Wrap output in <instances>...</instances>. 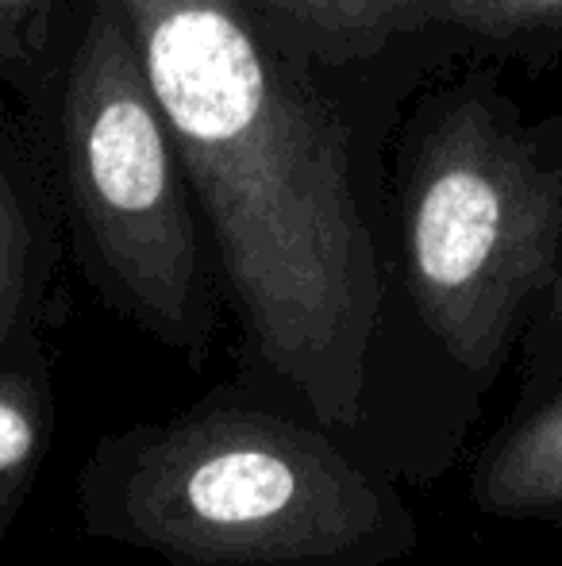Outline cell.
Here are the masks:
<instances>
[{
  "instance_id": "6da1fadb",
  "label": "cell",
  "mask_w": 562,
  "mask_h": 566,
  "mask_svg": "<svg viewBox=\"0 0 562 566\" xmlns=\"http://www.w3.org/2000/svg\"><path fill=\"white\" fill-rule=\"evenodd\" d=\"M247 336L243 386L367 428L385 282L336 108L243 0H116Z\"/></svg>"
},
{
  "instance_id": "7a4b0ae2",
  "label": "cell",
  "mask_w": 562,
  "mask_h": 566,
  "mask_svg": "<svg viewBox=\"0 0 562 566\" xmlns=\"http://www.w3.org/2000/svg\"><path fill=\"white\" fill-rule=\"evenodd\" d=\"M74 501L89 539L170 566H390L421 544L374 454L247 386L100 436Z\"/></svg>"
},
{
  "instance_id": "3957f363",
  "label": "cell",
  "mask_w": 562,
  "mask_h": 566,
  "mask_svg": "<svg viewBox=\"0 0 562 566\" xmlns=\"http://www.w3.org/2000/svg\"><path fill=\"white\" fill-rule=\"evenodd\" d=\"M401 247L424 332L494 389L562 277V116L528 124L489 77L447 93L416 139Z\"/></svg>"
},
{
  "instance_id": "277c9868",
  "label": "cell",
  "mask_w": 562,
  "mask_h": 566,
  "mask_svg": "<svg viewBox=\"0 0 562 566\" xmlns=\"http://www.w3.org/2000/svg\"><path fill=\"white\" fill-rule=\"evenodd\" d=\"M70 189L108 297L166 347L201 363L216 332L189 209V174L136 35L100 0L66 82Z\"/></svg>"
},
{
  "instance_id": "5b68a950",
  "label": "cell",
  "mask_w": 562,
  "mask_h": 566,
  "mask_svg": "<svg viewBox=\"0 0 562 566\" xmlns=\"http://www.w3.org/2000/svg\"><path fill=\"white\" fill-rule=\"evenodd\" d=\"M478 513L562 528V366L520 381V397L470 467Z\"/></svg>"
},
{
  "instance_id": "8992f818",
  "label": "cell",
  "mask_w": 562,
  "mask_h": 566,
  "mask_svg": "<svg viewBox=\"0 0 562 566\" xmlns=\"http://www.w3.org/2000/svg\"><path fill=\"white\" fill-rule=\"evenodd\" d=\"M54 440V397L35 347L0 358V552L35 493Z\"/></svg>"
},
{
  "instance_id": "52a82bcc",
  "label": "cell",
  "mask_w": 562,
  "mask_h": 566,
  "mask_svg": "<svg viewBox=\"0 0 562 566\" xmlns=\"http://www.w3.org/2000/svg\"><path fill=\"white\" fill-rule=\"evenodd\" d=\"M432 28H447L532 70L562 62V0H432Z\"/></svg>"
},
{
  "instance_id": "ba28073f",
  "label": "cell",
  "mask_w": 562,
  "mask_h": 566,
  "mask_svg": "<svg viewBox=\"0 0 562 566\" xmlns=\"http://www.w3.org/2000/svg\"><path fill=\"white\" fill-rule=\"evenodd\" d=\"M336 54H370L393 35L432 28V0H258Z\"/></svg>"
},
{
  "instance_id": "9c48e42d",
  "label": "cell",
  "mask_w": 562,
  "mask_h": 566,
  "mask_svg": "<svg viewBox=\"0 0 562 566\" xmlns=\"http://www.w3.org/2000/svg\"><path fill=\"white\" fill-rule=\"evenodd\" d=\"M31 228L0 163V358L28 347Z\"/></svg>"
},
{
  "instance_id": "30bf717a",
  "label": "cell",
  "mask_w": 562,
  "mask_h": 566,
  "mask_svg": "<svg viewBox=\"0 0 562 566\" xmlns=\"http://www.w3.org/2000/svg\"><path fill=\"white\" fill-rule=\"evenodd\" d=\"M51 0H0V54L8 62H31L43 46Z\"/></svg>"
},
{
  "instance_id": "8fae6325",
  "label": "cell",
  "mask_w": 562,
  "mask_h": 566,
  "mask_svg": "<svg viewBox=\"0 0 562 566\" xmlns=\"http://www.w3.org/2000/svg\"><path fill=\"white\" fill-rule=\"evenodd\" d=\"M520 347H524V378H540L562 366V277L532 316Z\"/></svg>"
}]
</instances>
